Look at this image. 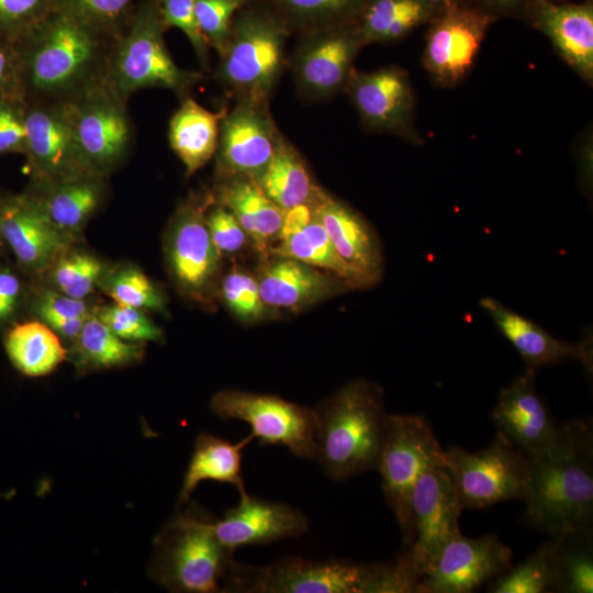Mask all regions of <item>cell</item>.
I'll return each instance as SVG.
<instances>
[{
    "label": "cell",
    "instance_id": "6da1fadb",
    "mask_svg": "<svg viewBox=\"0 0 593 593\" xmlns=\"http://www.w3.org/2000/svg\"><path fill=\"white\" fill-rule=\"evenodd\" d=\"M114 41L68 15L51 13L16 42L26 102H65L104 80Z\"/></svg>",
    "mask_w": 593,
    "mask_h": 593
},
{
    "label": "cell",
    "instance_id": "7a4b0ae2",
    "mask_svg": "<svg viewBox=\"0 0 593 593\" xmlns=\"http://www.w3.org/2000/svg\"><path fill=\"white\" fill-rule=\"evenodd\" d=\"M528 519L550 535L584 527L593 521V428L589 419L559 425L545 449L526 454Z\"/></svg>",
    "mask_w": 593,
    "mask_h": 593
},
{
    "label": "cell",
    "instance_id": "3957f363",
    "mask_svg": "<svg viewBox=\"0 0 593 593\" xmlns=\"http://www.w3.org/2000/svg\"><path fill=\"white\" fill-rule=\"evenodd\" d=\"M314 412L315 460L327 477L342 481L376 470L389 415L379 385L350 381Z\"/></svg>",
    "mask_w": 593,
    "mask_h": 593
},
{
    "label": "cell",
    "instance_id": "277c9868",
    "mask_svg": "<svg viewBox=\"0 0 593 593\" xmlns=\"http://www.w3.org/2000/svg\"><path fill=\"white\" fill-rule=\"evenodd\" d=\"M291 30L264 0H253L235 14L214 76L236 101L269 104L288 65Z\"/></svg>",
    "mask_w": 593,
    "mask_h": 593
},
{
    "label": "cell",
    "instance_id": "5b68a950",
    "mask_svg": "<svg viewBox=\"0 0 593 593\" xmlns=\"http://www.w3.org/2000/svg\"><path fill=\"white\" fill-rule=\"evenodd\" d=\"M159 2H142L113 43L104 82L125 101L147 88L169 90L182 100L203 80L201 71L181 68L168 52Z\"/></svg>",
    "mask_w": 593,
    "mask_h": 593
},
{
    "label": "cell",
    "instance_id": "8992f818",
    "mask_svg": "<svg viewBox=\"0 0 593 593\" xmlns=\"http://www.w3.org/2000/svg\"><path fill=\"white\" fill-rule=\"evenodd\" d=\"M383 563L287 557L268 566L236 562L222 582L235 593H381Z\"/></svg>",
    "mask_w": 593,
    "mask_h": 593
},
{
    "label": "cell",
    "instance_id": "52a82bcc",
    "mask_svg": "<svg viewBox=\"0 0 593 593\" xmlns=\"http://www.w3.org/2000/svg\"><path fill=\"white\" fill-rule=\"evenodd\" d=\"M234 551L214 535L211 519L191 513L175 517L157 538L153 575L175 592H220Z\"/></svg>",
    "mask_w": 593,
    "mask_h": 593
},
{
    "label": "cell",
    "instance_id": "ba28073f",
    "mask_svg": "<svg viewBox=\"0 0 593 593\" xmlns=\"http://www.w3.org/2000/svg\"><path fill=\"white\" fill-rule=\"evenodd\" d=\"M443 451L427 421L419 415L389 414L377 468L382 492L403 535L413 541L411 494L428 468L441 463Z\"/></svg>",
    "mask_w": 593,
    "mask_h": 593
},
{
    "label": "cell",
    "instance_id": "9c48e42d",
    "mask_svg": "<svg viewBox=\"0 0 593 593\" xmlns=\"http://www.w3.org/2000/svg\"><path fill=\"white\" fill-rule=\"evenodd\" d=\"M441 462L462 510L526 499L527 456L499 430L489 447L470 452L454 446L443 451Z\"/></svg>",
    "mask_w": 593,
    "mask_h": 593
},
{
    "label": "cell",
    "instance_id": "30bf717a",
    "mask_svg": "<svg viewBox=\"0 0 593 593\" xmlns=\"http://www.w3.org/2000/svg\"><path fill=\"white\" fill-rule=\"evenodd\" d=\"M211 411L222 419H240L260 445H279L303 459L316 458L314 409L273 394L223 390L210 401Z\"/></svg>",
    "mask_w": 593,
    "mask_h": 593
},
{
    "label": "cell",
    "instance_id": "8fae6325",
    "mask_svg": "<svg viewBox=\"0 0 593 593\" xmlns=\"http://www.w3.org/2000/svg\"><path fill=\"white\" fill-rule=\"evenodd\" d=\"M290 58L296 91L306 101H323L345 92L354 63L365 46L355 22L301 33Z\"/></svg>",
    "mask_w": 593,
    "mask_h": 593
},
{
    "label": "cell",
    "instance_id": "7c38bea8",
    "mask_svg": "<svg viewBox=\"0 0 593 593\" xmlns=\"http://www.w3.org/2000/svg\"><path fill=\"white\" fill-rule=\"evenodd\" d=\"M78 148L96 174L105 177L127 156L133 125L127 101L103 81L68 101Z\"/></svg>",
    "mask_w": 593,
    "mask_h": 593
},
{
    "label": "cell",
    "instance_id": "4fadbf2b",
    "mask_svg": "<svg viewBox=\"0 0 593 593\" xmlns=\"http://www.w3.org/2000/svg\"><path fill=\"white\" fill-rule=\"evenodd\" d=\"M25 128L24 155L35 184L98 175L78 148L68 101L27 102Z\"/></svg>",
    "mask_w": 593,
    "mask_h": 593
},
{
    "label": "cell",
    "instance_id": "5bb4252c",
    "mask_svg": "<svg viewBox=\"0 0 593 593\" xmlns=\"http://www.w3.org/2000/svg\"><path fill=\"white\" fill-rule=\"evenodd\" d=\"M494 21L475 5H458L428 23L422 63L436 86L451 88L466 78Z\"/></svg>",
    "mask_w": 593,
    "mask_h": 593
},
{
    "label": "cell",
    "instance_id": "9a60e30c",
    "mask_svg": "<svg viewBox=\"0 0 593 593\" xmlns=\"http://www.w3.org/2000/svg\"><path fill=\"white\" fill-rule=\"evenodd\" d=\"M362 126L423 144L415 125V96L409 74L398 65L372 71L354 70L346 91Z\"/></svg>",
    "mask_w": 593,
    "mask_h": 593
},
{
    "label": "cell",
    "instance_id": "2e32d148",
    "mask_svg": "<svg viewBox=\"0 0 593 593\" xmlns=\"http://www.w3.org/2000/svg\"><path fill=\"white\" fill-rule=\"evenodd\" d=\"M410 506L413 541L401 553L422 578L439 549L461 534L459 515L463 510L443 462L428 468L417 479Z\"/></svg>",
    "mask_w": 593,
    "mask_h": 593
},
{
    "label": "cell",
    "instance_id": "e0dca14e",
    "mask_svg": "<svg viewBox=\"0 0 593 593\" xmlns=\"http://www.w3.org/2000/svg\"><path fill=\"white\" fill-rule=\"evenodd\" d=\"M512 550L495 534L468 538L459 534L434 557L415 593H468L505 572Z\"/></svg>",
    "mask_w": 593,
    "mask_h": 593
},
{
    "label": "cell",
    "instance_id": "ac0fdd59",
    "mask_svg": "<svg viewBox=\"0 0 593 593\" xmlns=\"http://www.w3.org/2000/svg\"><path fill=\"white\" fill-rule=\"evenodd\" d=\"M280 131L269 104L237 100L225 110L219 133L216 172L226 176H248L257 179L268 166Z\"/></svg>",
    "mask_w": 593,
    "mask_h": 593
},
{
    "label": "cell",
    "instance_id": "d6986e66",
    "mask_svg": "<svg viewBox=\"0 0 593 593\" xmlns=\"http://www.w3.org/2000/svg\"><path fill=\"white\" fill-rule=\"evenodd\" d=\"M213 200L191 198L177 210L168 238V260L177 284L191 296L201 298L211 287L221 254L206 224L205 208Z\"/></svg>",
    "mask_w": 593,
    "mask_h": 593
},
{
    "label": "cell",
    "instance_id": "ffe728a7",
    "mask_svg": "<svg viewBox=\"0 0 593 593\" xmlns=\"http://www.w3.org/2000/svg\"><path fill=\"white\" fill-rule=\"evenodd\" d=\"M0 227L18 261L32 271L53 267L70 245L69 233L53 223L33 193L0 201Z\"/></svg>",
    "mask_w": 593,
    "mask_h": 593
},
{
    "label": "cell",
    "instance_id": "44dd1931",
    "mask_svg": "<svg viewBox=\"0 0 593 593\" xmlns=\"http://www.w3.org/2000/svg\"><path fill=\"white\" fill-rule=\"evenodd\" d=\"M336 251L368 287L382 275L380 244L367 221L353 208L316 186L307 201Z\"/></svg>",
    "mask_w": 593,
    "mask_h": 593
},
{
    "label": "cell",
    "instance_id": "7402d4cb",
    "mask_svg": "<svg viewBox=\"0 0 593 593\" xmlns=\"http://www.w3.org/2000/svg\"><path fill=\"white\" fill-rule=\"evenodd\" d=\"M216 538L228 549L268 545L286 538L300 537L309 528L307 518L298 510L266 501L248 493L237 506L227 510L222 519L211 521Z\"/></svg>",
    "mask_w": 593,
    "mask_h": 593
},
{
    "label": "cell",
    "instance_id": "603a6c76",
    "mask_svg": "<svg viewBox=\"0 0 593 593\" xmlns=\"http://www.w3.org/2000/svg\"><path fill=\"white\" fill-rule=\"evenodd\" d=\"M535 377L536 370L526 368L511 385L500 391L492 411L497 430L525 454L548 447L559 428L536 390Z\"/></svg>",
    "mask_w": 593,
    "mask_h": 593
},
{
    "label": "cell",
    "instance_id": "cb8c5ba5",
    "mask_svg": "<svg viewBox=\"0 0 593 593\" xmlns=\"http://www.w3.org/2000/svg\"><path fill=\"white\" fill-rule=\"evenodd\" d=\"M480 306L492 318L499 332L519 353L527 368L537 370L541 366L575 359L590 373L592 372L591 338L578 344L560 340L493 298H482Z\"/></svg>",
    "mask_w": 593,
    "mask_h": 593
},
{
    "label": "cell",
    "instance_id": "d4e9b609",
    "mask_svg": "<svg viewBox=\"0 0 593 593\" xmlns=\"http://www.w3.org/2000/svg\"><path fill=\"white\" fill-rule=\"evenodd\" d=\"M273 256L261 265L256 278L267 306L298 311L350 289L326 271L294 258Z\"/></svg>",
    "mask_w": 593,
    "mask_h": 593
},
{
    "label": "cell",
    "instance_id": "484cf974",
    "mask_svg": "<svg viewBox=\"0 0 593 593\" xmlns=\"http://www.w3.org/2000/svg\"><path fill=\"white\" fill-rule=\"evenodd\" d=\"M529 25L542 32L559 56L589 85L593 82V1L544 0Z\"/></svg>",
    "mask_w": 593,
    "mask_h": 593
},
{
    "label": "cell",
    "instance_id": "4316f807",
    "mask_svg": "<svg viewBox=\"0 0 593 593\" xmlns=\"http://www.w3.org/2000/svg\"><path fill=\"white\" fill-rule=\"evenodd\" d=\"M212 197L214 203L235 215L255 248L266 254L278 238L284 213L264 192L257 180L240 175L221 177Z\"/></svg>",
    "mask_w": 593,
    "mask_h": 593
},
{
    "label": "cell",
    "instance_id": "83f0119b",
    "mask_svg": "<svg viewBox=\"0 0 593 593\" xmlns=\"http://www.w3.org/2000/svg\"><path fill=\"white\" fill-rule=\"evenodd\" d=\"M180 101L169 121L168 141L183 164L187 175L191 176L215 155L225 110L212 112L191 96Z\"/></svg>",
    "mask_w": 593,
    "mask_h": 593
},
{
    "label": "cell",
    "instance_id": "f1b7e54d",
    "mask_svg": "<svg viewBox=\"0 0 593 593\" xmlns=\"http://www.w3.org/2000/svg\"><path fill=\"white\" fill-rule=\"evenodd\" d=\"M253 439L248 434L239 441L231 443L212 434H199L179 492L178 505L188 502L195 488L205 480L231 484L240 496L246 495L242 451Z\"/></svg>",
    "mask_w": 593,
    "mask_h": 593
},
{
    "label": "cell",
    "instance_id": "f546056e",
    "mask_svg": "<svg viewBox=\"0 0 593 593\" xmlns=\"http://www.w3.org/2000/svg\"><path fill=\"white\" fill-rule=\"evenodd\" d=\"M440 12L419 0H365L355 23L365 46L389 44L428 24Z\"/></svg>",
    "mask_w": 593,
    "mask_h": 593
},
{
    "label": "cell",
    "instance_id": "4dcf8cb0",
    "mask_svg": "<svg viewBox=\"0 0 593 593\" xmlns=\"http://www.w3.org/2000/svg\"><path fill=\"white\" fill-rule=\"evenodd\" d=\"M99 175L36 184L33 193L53 223L66 233L78 231L96 212L104 194Z\"/></svg>",
    "mask_w": 593,
    "mask_h": 593
},
{
    "label": "cell",
    "instance_id": "1f68e13d",
    "mask_svg": "<svg viewBox=\"0 0 593 593\" xmlns=\"http://www.w3.org/2000/svg\"><path fill=\"white\" fill-rule=\"evenodd\" d=\"M277 240L278 244L270 249L272 255L294 258L324 270L344 281L350 289L368 287L338 255L325 227L314 213L301 230L279 236Z\"/></svg>",
    "mask_w": 593,
    "mask_h": 593
},
{
    "label": "cell",
    "instance_id": "d6a6232c",
    "mask_svg": "<svg viewBox=\"0 0 593 593\" xmlns=\"http://www.w3.org/2000/svg\"><path fill=\"white\" fill-rule=\"evenodd\" d=\"M256 180L283 213L307 203L315 187L300 153L281 133L268 166Z\"/></svg>",
    "mask_w": 593,
    "mask_h": 593
},
{
    "label": "cell",
    "instance_id": "836d02e7",
    "mask_svg": "<svg viewBox=\"0 0 593 593\" xmlns=\"http://www.w3.org/2000/svg\"><path fill=\"white\" fill-rule=\"evenodd\" d=\"M5 349L14 367L29 377L51 373L67 355L58 335L42 322L14 326L7 335Z\"/></svg>",
    "mask_w": 593,
    "mask_h": 593
},
{
    "label": "cell",
    "instance_id": "e575fe53",
    "mask_svg": "<svg viewBox=\"0 0 593 593\" xmlns=\"http://www.w3.org/2000/svg\"><path fill=\"white\" fill-rule=\"evenodd\" d=\"M552 592L592 593L593 532L584 527L551 538Z\"/></svg>",
    "mask_w": 593,
    "mask_h": 593
},
{
    "label": "cell",
    "instance_id": "d590c367",
    "mask_svg": "<svg viewBox=\"0 0 593 593\" xmlns=\"http://www.w3.org/2000/svg\"><path fill=\"white\" fill-rule=\"evenodd\" d=\"M144 348L116 336L97 315H89L76 338V363L81 369L126 366L141 360Z\"/></svg>",
    "mask_w": 593,
    "mask_h": 593
},
{
    "label": "cell",
    "instance_id": "8d00e7d4",
    "mask_svg": "<svg viewBox=\"0 0 593 593\" xmlns=\"http://www.w3.org/2000/svg\"><path fill=\"white\" fill-rule=\"evenodd\" d=\"M291 31L355 22L365 0H264Z\"/></svg>",
    "mask_w": 593,
    "mask_h": 593
},
{
    "label": "cell",
    "instance_id": "74e56055",
    "mask_svg": "<svg viewBox=\"0 0 593 593\" xmlns=\"http://www.w3.org/2000/svg\"><path fill=\"white\" fill-rule=\"evenodd\" d=\"M552 541L542 544L523 562L511 566L505 572L488 582L491 593L552 592L553 572L550 560Z\"/></svg>",
    "mask_w": 593,
    "mask_h": 593
},
{
    "label": "cell",
    "instance_id": "f35d334b",
    "mask_svg": "<svg viewBox=\"0 0 593 593\" xmlns=\"http://www.w3.org/2000/svg\"><path fill=\"white\" fill-rule=\"evenodd\" d=\"M134 0H51L52 11L68 15L116 41Z\"/></svg>",
    "mask_w": 593,
    "mask_h": 593
},
{
    "label": "cell",
    "instance_id": "ab89813d",
    "mask_svg": "<svg viewBox=\"0 0 593 593\" xmlns=\"http://www.w3.org/2000/svg\"><path fill=\"white\" fill-rule=\"evenodd\" d=\"M102 273V262L85 253L67 251L53 266V281L58 291L79 300L92 293Z\"/></svg>",
    "mask_w": 593,
    "mask_h": 593
},
{
    "label": "cell",
    "instance_id": "60d3db41",
    "mask_svg": "<svg viewBox=\"0 0 593 593\" xmlns=\"http://www.w3.org/2000/svg\"><path fill=\"white\" fill-rule=\"evenodd\" d=\"M105 292L115 303L139 310L163 311V294L152 280L139 269L126 267L105 278Z\"/></svg>",
    "mask_w": 593,
    "mask_h": 593
},
{
    "label": "cell",
    "instance_id": "b9f144b4",
    "mask_svg": "<svg viewBox=\"0 0 593 593\" xmlns=\"http://www.w3.org/2000/svg\"><path fill=\"white\" fill-rule=\"evenodd\" d=\"M250 1L253 0H194L200 31L217 56L224 52L235 14Z\"/></svg>",
    "mask_w": 593,
    "mask_h": 593
},
{
    "label": "cell",
    "instance_id": "7bdbcfd3",
    "mask_svg": "<svg viewBox=\"0 0 593 593\" xmlns=\"http://www.w3.org/2000/svg\"><path fill=\"white\" fill-rule=\"evenodd\" d=\"M221 293L231 312L244 322L261 320L267 313L257 279L246 272H228L222 280Z\"/></svg>",
    "mask_w": 593,
    "mask_h": 593
},
{
    "label": "cell",
    "instance_id": "ee69618b",
    "mask_svg": "<svg viewBox=\"0 0 593 593\" xmlns=\"http://www.w3.org/2000/svg\"><path fill=\"white\" fill-rule=\"evenodd\" d=\"M97 316L120 338L128 342H159L161 329L143 310L114 303L102 307Z\"/></svg>",
    "mask_w": 593,
    "mask_h": 593
},
{
    "label": "cell",
    "instance_id": "f6af8a7d",
    "mask_svg": "<svg viewBox=\"0 0 593 593\" xmlns=\"http://www.w3.org/2000/svg\"><path fill=\"white\" fill-rule=\"evenodd\" d=\"M51 11V0H0V38L18 42Z\"/></svg>",
    "mask_w": 593,
    "mask_h": 593
},
{
    "label": "cell",
    "instance_id": "bcb514c9",
    "mask_svg": "<svg viewBox=\"0 0 593 593\" xmlns=\"http://www.w3.org/2000/svg\"><path fill=\"white\" fill-rule=\"evenodd\" d=\"M160 16L164 26L177 27L189 40L202 68L210 70V49L198 25L194 0H160Z\"/></svg>",
    "mask_w": 593,
    "mask_h": 593
},
{
    "label": "cell",
    "instance_id": "7dc6e473",
    "mask_svg": "<svg viewBox=\"0 0 593 593\" xmlns=\"http://www.w3.org/2000/svg\"><path fill=\"white\" fill-rule=\"evenodd\" d=\"M27 102L22 97L0 99V156L25 152V113Z\"/></svg>",
    "mask_w": 593,
    "mask_h": 593
},
{
    "label": "cell",
    "instance_id": "c3c4849f",
    "mask_svg": "<svg viewBox=\"0 0 593 593\" xmlns=\"http://www.w3.org/2000/svg\"><path fill=\"white\" fill-rule=\"evenodd\" d=\"M206 224L211 239L221 256L240 250L248 239L235 215L217 203L206 213Z\"/></svg>",
    "mask_w": 593,
    "mask_h": 593
},
{
    "label": "cell",
    "instance_id": "681fc988",
    "mask_svg": "<svg viewBox=\"0 0 593 593\" xmlns=\"http://www.w3.org/2000/svg\"><path fill=\"white\" fill-rule=\"evenodd\" d=\"M36 306L43 323L55 318L89 316L88 306L83 300L74 299L55 291H45Z\"/></svg>",
    "mask_w": 593,
    "mask_h": 593
},
{
    "label": "cell",
    "instance_id": "f907efd6",
    "mask_svg": "<svg viewBox=\"0 0 593 593\" xmlns=\"http://www.w3.org/2000/svg\"><path fill=\"white\" fill-rule=\"evenodd\" d=\"M23 97L16 42L0 38V99Z\"/></svg>",
    "mask_w": 593,
    "mask_h": 593
},
{
    "label": "cell",
    "instance_id": "816d5d0a",
    "mask_svg": "<svg viewBox=\"0 0 593 593\" xmlns=\"http://www.w3.org/2000/svg\"><path fill=\"white\" fill-rule=\"evenodd\" d=\"M544 0H472V3L495 20L506 16L529 24L535 11Z\"/></svg>",
    "mask_w": 593,
    "mask_h": 593
},
{
    "label": "cell",
    "instance_id": "f5cc1de1",
    "mask_svg": "<svg viewBox=\"0 0 593 593\" xmlns=\"http://www.w3.org/2000/svg\"><path fill=\"white\" fill-rule=\"evenodd\" d=\"M21 294L19 278L9 269L0 270V322L8 320L15 311Z\"/></svg>",
    "mask_w": 593,
    "mask_h": 593
},
{
    "label": "cell",
    "instance_id": "db71d44e",
    "mask_svg": "<svg viewBox=\"0 0 593 593\" xmlns=\"http://www.w3.org/2000/svg\"><path fill=\"white\" fill-rule=\"evenodd\" d=\"M87 317L55 318L46 322L45 324L49 326L57 335L67 339H76L79 336Z\"/></svg>",
    "mask_w": 593,
    "mask_h": 593
},
{
    "label": "cell",
    "instance_id": "11a10c76",
    "mask_svg": "<svg viewBox=\"0 0 593 593\" xmlns=\"http://www.w3.org/2000/svg\"><path fill=\"white\" fill-rule=\"evenodd\" d=\"M428 5H432L438 10H445L458 5H474L472 0H419Z\"/></svg>",
    "mask_w": 593,
    "mask_h": 593
},
{
    "label": "cell",
    "instance_id": "9f6ffc18",
    "mask_svg": "<svg viewBox=\"0 0 593 593\" xmlns=\"http://www.w3.org/2000/svg\"><path fill=\"white\" fill-rule=\"evenodd\" d=\"M1 238H2V232H1V227H0V244H1Z\"/></svg>",
    "mask_w": 593,
    "mask_h": 593
}]
</instances>
